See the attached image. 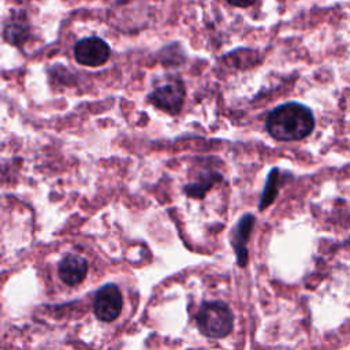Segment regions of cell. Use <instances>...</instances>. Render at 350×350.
<instances>
[{
	"mask_svg": "<svg viewBox=\"0 0 350 350\" xmlns=\"http://www.w3.org/2000/svg\"><path fill=\"white\" fill-rule=\"evenodd\" d=\"M314 119L310 109L298 103H286L275 108L267 119L268 133L279 141H295L309 135Z\"/></svg>",
	"mask_w": 350,
	"mask_h": 350,
	"instance_id": "cell-1",
	"label": "cell"
},
{
	"mask_svg": "<svg viewBox=\"0 0 350 350\" xmlns=\"http://www.w3.org/2000/svg\"><path fill=\"white\" fill-rule=\"evenodd\" d=\"M200 332L212 339L227 336L234 325V316L230 308L221 301L204 302L196 316Z\"/></svg>",
	"mask_w": 350,
	"mask_h": 350,
	"instance_id": "cell-2",
	"label": "cell"
},
{
	"mask_svg": "<svg viewBox=\"0 0 350 350\" xmlns=\"http://www.w3.org/2000/svg\"><path fill=\"white\" fill-rule=\"evenodd\" d=\"M123 306V298L119 287L113 283L104 284L94 297L93 312L100 321L109 323L119 317Z\"/></svg>",
	"mask_w": 350,
	"mask_h": 350,
	"instance_id": "cell-3",
	"label": "cell"
},
{
	"mask_svg": "<svg viewBox=\"0 0 350 350\" xmlns=\"http://www.w3.org/2000/svg\"><path fill=\"white\" fill-rule=\"evenodd\" d=\"M74 56L79 64L97 67L108 60L109 46L100 37H86L75 44Z\"/></svg>",
	"mask_w": 350,
	"mask_h": 350,
	"instance_id": "cell-4",
	"label": "cell"
},
{
	"mask_svg": "<svg viewBox=\"0 0 350 350\" xmlns=\"http://www.w3.org/2000/svg\"><path fill=\"white\" fill-rule=\"evenodd\" d=\"M149 100L160 109L175 115L180 111L185 101V88L178 82H170L167 85L156 88L150 94Z\"/></svg>",
	"mask_w": 350,
	"mask_h": 350,
	"instance_id": "cell-5",
	"label": "cell"
},
{
	"mask_svg": "<svg viewBox=\"0 0 350 350\" xmlns=\"http://www.w3.org/2000/svg\"><path fill=\"white\" fill-rule=\"evenodd\" d=\"M57 272L66 284H79L88 275V261L78 254H67L60 260Z\"/></svg>",
	"mask_w": 350,
	"mask_h": 350,
	"instance_id": "cell-6",
	"label": "cell"
},
{
	"mask_svg": "<svg viewBox=\"0 0 350 350\" xmlns=\"http://www.w3.org/2000/svg\"><path fill=\"white\" fill-rule=\"evenodd\" d=\"M253 224H254V216L247 213V215L241 217V220L238 221V224L235 226L234 232H232L231 243H232V247L235 250L237 262H238L239 267H245L246 262H247L246 243H247V239L250 237Z\"/></svg>",
	"mask_w": 350,
	"mask_h": 350,
	"instance_id": "cell-7",
	"label": "cell"
},
{
	"mask_svg": "<svg viewBox=\"0 0 350 350\" xmlns=\"http://www.w3.org/2000/svg\"><path fill=\"white\" fill-rule=\"evenodd\" d=\"M29 34V29L25 21L12 19L4 27V38L12 45H21Z\"/></svg>",
	"mask_w": 350,
	"mask_h": 350,
	"instance_id": "cell-8",
	"label": "cell"
},
{
	"mask_svg": "<svg viewBox=\"0 0 350 350\" xmlns=\"http://www.w3.org/2000/svg\"><path fill=\"white\" fill-rule=\"evenodd\" d=\"M216 179H219V175H206L202 179H200L198 182L187 185L185 187V193L193 198H202L205 196V193L213 186Z\"/></svg>",
	"mask_w": 350,
	"mask_h": 350,
	"instance_id": "cell-9",
	"label": "cell"
},
{
	"mask_svg": "<svg viewBox=\"0 0 350 350\" xmlns=\"http://www.w3.org/2000/svg\"><path fill=\"white\" fill-rule=\"evenodd\" d=\"M276 183H278V171L273 170L268 178V182H267V187L264 190V194L261 197V204H260V209H264L267 208L275 198L276 196V191H278V187H276Z\"/></svg>",
	"mask_w": 350,
	"mask_h": 350,
	"instance_id": "cell-10",
	"label": "cell"
},
{
	"mask_svg": "<svg viewBox=\"0 0 350 350\" xmlns=\"http://www.w3.org/2000/svg\"><path fill=\"white\" fill-rule=\"evenodd\" d=\"M230 4L235 5V7H249L252 5L256 0H227Z\"/></svg>",
	"mask_w": 350,
	"mask_h": 350,
	"instance_id": "cell-11",
	"label": "cell"
}]
</instances>
